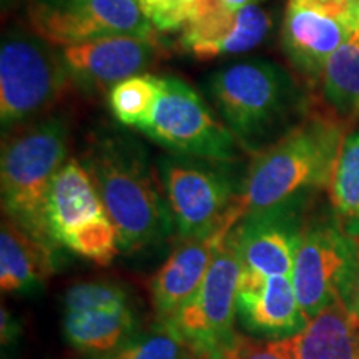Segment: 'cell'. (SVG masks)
<instances>
[{
    "label": "cell",
    "instance_id": "6da1fadb",
    "mask_svg": "<svg viewBox=\"0 0 359 359\" xmlns=\"http://www.w3.org/2000/svg\"><path fill=\"white\" fill-rule=\"evenodd\" d=\"M80 163L114 223L122 253H140L172 236L175 223L158 172L133 135L115 127L93 130Z\"/></svg>",
    "mask_w": 359,
    "mask_h": 359
},
{
    "label": "cell",
    "instance_id": "7a4b0ae2",
    "mask_svg": "<svg viewBox=\"0 0 359 359\" xmlns=\"http://www.w3.org/2000/svg\"><path fill=\"white\" fill-rule=\"evenodd\" d=\"M203 95L219 120L251 155L273 145L308 116V98L285 67L246 58L213 70Z\"/></svg>",
    "mask_w": 359,
    "mask_h": 359
},
{
    "label": "cell",
    "instance_id": "3957f363",
    "mask_svg": "<svg viewBox=\"0 0 359 359\" xmlns=\"http://www.w3.org/2000/svg\"><path fill=\"white\" fill-rule=\"evenodd\" d=\"M344 137V123L334 116H306L285 137L253 155L245 178L246 213L263 212L330 187Z\"/></svg>",
    "mask_w": 359,
    "mask_h": 359
},
{
    "label": "cell",
    "instance_id": "277c9868",
    "mask_svg": "<svg viewBox=\"0 0 359 359\" xmlns=\"http://www.w3.org/2000/svg\"><path fill=\"white\" fill-rule=\"evenodd\" d=\"M0 160L4 215L52 250L45 205L55 175L69 155L70 128L64 116L48 115L6 133Z\"/></svg>",
    "mask_w": 359,
    "mask_h": 359
},
{
    "label": "cell",
    "instance_id": "5b68a950",
    "mask_svg": "<svg viewBox=\"0 0 359 359\" xmlns=\"http://www.w3.org/2000/svg\"><path fill=\"white\" fill-rule=\"evenodd\" d=\"M161 187L180 240L206 235L233 217H245L246 172L238 161L167 154L156 160Z\"/></svg>",
    "mask_w": 359,
    "mask_h": 359
},
{
    "label": "cell",
    "instance_id": "8992f818",
    "mask_svg": "<svg viewBox=\"0 0 359 359\" xmlns=\"http://www.w3.org/2000/svg\"><path fill=\"white\" fill-rule=\"evenodd\" d=\"M62 50L35 32L11 29L0 45V123L4 135L47 116L69 87Z\"/></svg>",
    "mask_w": 359,
    "mask_h": 359
},
{
    "label": "cell",
    "instance_id": "52a82bcc",
    "mask_svg": "<svg viewBox=\"0 0 359 359\" xmlns=\"http://www.w3.org/2000/svg\"><path fill=\"white\" fill-rule=\"evenodd\" d=\"M241 275L243 264L230 231L219 245L200 288L165 320L195 358L228 359L236 348L241 338L235 331Z\"/></svg>",
    "mask_w": 359,
    "mask_h": 359
},
{
    "label": "cell",
    "instance_id": "ba28073f",
    "mask_svg": "<svg viewBox=\"0 0 359 359\" xmlns=\"http://www.w3.org/2000/svg\"><path fill=\"white\" fill-rule=\"evenodd\" d=\"M45 219L58 248L102 266L122 253L114 223L80 160H67L53 178Z\"/></svg>",
    "mask_w": 359,
    "mask_h": 359
},
{
    "label": "cell",
    "instance_id": "9c48e42d",
    "mask_svg": "<svg viewBox=\"0 0 359 359\" xmlns=\"http://www.w3.org/2000/svg\"><path fill=\"white\" fill-rule=\"evenodd\" d=\"M161 92L140 132L170 154L238 161L243 148L208 100L178 77H160Z\"/></svg>",
    "mask_w": 359,
    "mask_h": 359
},
{
    "label": "cell",
    "instance_id": "30bf717a",
    "mask_svg": "<svg viewBox=\"0 0 359 359\" xmlns=\"http://www.w3.org/2000/svg\"><path fill=\"white\" fill-rule=\"evenodd\" d=\"M358 251L359 241L349 236L336 218L304 226L291 281L308 321L336 302L348 304Z\"/></svg>",
    "mask_w": 359,
    "mask_h": 359
},
{
    "label": "cell",
    "instance_id": "8fae6325",
    "mask_svg": "<svg viewBox=\"0 0 359 359\" xmlns=\"http://www.w3.org/2000/svg\"><path fill=\"white\" fill-rule=\"evenodd\" d=\"M32 32L58 48L109 35L156 37L137 0H29Z\"/></svg>",
    "mask_w": 359,
    "mask_h": 359
},
{
    "label": "cell",
    "instance_id": "7c38bea8",
    "mask_svg": "<svg viewBox=\"0 0 359 359\" xmlns=\"http://www.w3.org/2000/svg\"><path fill=\"white\" fill-rule=\"evenodd\" d=\"M304 198L291 200L263 212L246 213L231 233L243 271L263 276H291L304 226L299 212Z\"/></svg>",
    "mask_w": 359,
    "mask_h": 359
},
{
    "label": "cell",
    "instance_id": "4fadbf2b",
    "mask_svg": "<svg viewBox=\"0 0 359 359\" xmlns=\"http://www.w3.org/2000/svg\"><path fill=\"white\" fill-rule=\"evenodd\" d=\"M354 30L351 12L331 13L290 0L281 27L283 53L302 77L321 82L330 58Z\"/></svg>",
    "mask_w": 359,
    "mask_h": 359
},
{
    "label": "cell",
    "instance_id": "5bb4252c",
    "mask_svg": "<svg viewBox=\"0 0 359 359\" xmlns=\"http://www.w3.org/2000/svg\"><path fill=\"white\" fill-rule=\"evenodd\" d=\"M160 55L156 37L109 35L62 48L72 80L85 88L103 90L143 74Z\"/></svg>",
    "mask_w": 359,
    "mask_h": 359
},
{
    "label": "cell",
    "instance_id": "9a60e30c",
    "mask_svg": "<svg viewBox=\"0 0 359 359\" xmlns=\"http://www.w3.org/2000/svg\"><path fill=\"white\" fill-rule=\"evenodd\" d=\"M275 17L268 8L246 6L191 17L182 29V47L200 62L255 50L268 39Z\"/></svg>",
    "mask_w": 359,
    "mask_h": 359
},
{
    "label": "cell",
    "instance_id": "2e32d148",
    "mask_svg": "<svg viewBox=\"0 0 359 359\" xmlns=\"http://www.w3.org/2000/svg\"><path fill=\"white\" fill-rule=\"evenodd\" d=\"M236 316L253 336L280 341L308 326L291 276H263L243 271L236 293Z\"/></svg>",
    "mask_w": 359,
    "mask_h": 359
},
{
    "label": "cell",
    "instance_id": "e0dca14e",
    "mask_svg": "<svg viewBox=\"0 0 359 359\" xmlns=\"http://www.w3.org/2000/svg\"><path fill=\"white\" fill-rule=\"evenodd\" d=\"M241 218L243 217L226 219L206 235L180 240L173 253L151 278V306L158 321L172 316L200 288L219 245Z\"/></svg>",
    "mask_w": 359,
    "mask_h": 359
},
{
    "label": "cell",
    "instance_id": "ac0fdd59",
    "mask_svg": "<svg viewBox=\"0 0 359 359\" xmlns=\"http://www.w3.org/2000/svg\"><path fill=\"white\" fill-rule=\"evenodd\" d=\"M58 250L40 243L7 217L0 230V286L7 294H34L57 268Z\"/></svg>",
    "mask_w": 359,
    "mask_h": 359
},
{
    "label": "cell",
    "instance_id": "d6986e66",
    "mask_svg": "<svg viewBox=\"0 0 359 359\" xmlns=\"http://www.w3.org/2000/svg\"><path fill=\"white\" fill-rule=\"evenodd\" d=\"M276 344L288 359H359V321L346 304L336 302L302 333Z\"/></svg>",
    "mask_w": 359,
    "mask_h": 359
},
{
    "label": "cell",
    "instance_id": "ffe728a7",
    "mask_svg": "<svg viewBox=\"0 0 359 359\" xmlns=\"http://www.w3.org/2000/svg\"><path fill=\"white\" fill-rule=\"evenodd\" d=\"M62 326L70 346L93 358L111 353L140 331L132 308L118 311H65Z\"/></svg>",
    "mask_w": 359,
    "mask_h": 359
},
{
    "label": "cell",
    "instance_id": "44dd1931",
    "mask_svg": "<svg viewBox=\"0 0 359 359\" xmlns=\"http://www.w3.org/2000/svg\"><path fill=\"white\" fill-rule=\"evenodd\" d=\"M321 97L339 122L359 120V29L333 53L321 77Z\"/></svg>",
    "mask_w": 359,
    "mask_h": 359
},
{
    "label": "cell",
    "instance_id": "7402d4cb",
    "mask_svg": "<svg viewBox=\"0 0 359 359\" xmlns=\"http://www.w3.org/2000/svg\"><path fill=\"white\" fill-rule=\"evenodd\" d=\"M330 196L336 222L359 241V130L344 137L330 182Z\"/></svg>",
    "mask_w": 359,
    "mask_h": 359
},
{
    "label": "cell",
    "instance_id": "603a6c76",
    "mask_svg": "<svg viewBox=\"0 0 359 359\" xmlns=\"http://www.w3.org/2000/svg\"><path fill=\"white\" fill-rule=\"evenodd\" d=\"M161 80L156 75L138 74L110 88L109 105L118 123L142 130L160 98Z\"/></svg>",
    "mask_w": 359,
    "mask_h": 359
},
{
    "label": "cell",
    "instance_id": "cb8c5ba5",
    "mask_svg": "<svg viewBox=\"0 0 359 359\" xmlns=\"http://www.w3.org/2000/svg\"><path fill=\"white\" fill-rule=\"evenodd\" d=\"M93 359H198L165 321L138 331L122 346Z\"/></svg>",
    "mask_w": 359,
    "mask_h": 359
},
{
    "label": "cell",
    "instance_id": "d4e9b609",
    "mask_svg": "<svg viewBox=\"0 0 359 359\" xmlns=\"http://www.w3.org/2000/svg\"><path fill=\"white\" fill-rule=\"evenodd\" d=\"M127 308H132L128 304L127 290L115 283H80L72 286L64 296L65 311H88V309L118 311Z\"/></svg>",
    "mask_w": 359,
    "mask_h": 359
},
{
    "label": "cell",
    "instance_id": "484cf974",
    "mask_svg": "<svg viewBox=\"0 0 359 359\" xmlns=\"http://www.w3.org/2000/svg\"><path fill=\"white\" fill-rule=\"evenodd\" d=\"M158 32H175L190 20L196 0H137Z\"/></svg>",
    "mask_w": 359,
    "mask_h": 359
},
{
    "label": "cell",
    "instance_id": "4316f807",
    "mask_svg": "<svg viewBox=\"0 0 359 359\" xmlns=\"http://www.w3.org/2000/svg\"><path fill=\"white\" fill-rule=\"evenodd\" d=\"M228 359H288L278 348L276 341H255L241 336Z\"/></svg>",
    "mask_w": 359,
    "mask_h": 359
},
{
    "label": "cell",
    "instance_id": "83f0119b",
    "mask_svg": "<svg viewBox=\"0 0 359 359\" xmlns=\"http://www.w3.org/2000/svg\"><path fill=\"white\" fill-rule=\"evenodd\" d=\"M259 2H263V0H196L191 17L203 15V13L217 12V11L235 12L246 6H255V4H259Z\"/></svg>",
    "mask_w": 359,
    "mask_h": 359
},
{
    "label": "cell",
    "instance_id": "f1b7e54d",
    "mask_svg": "<svg viewBox=\"0 0 359 359\" xmlns=\"http://www.w3.org/2000/svg\"><path fill=\"white\" fill-rule=\"evenodd\" d=\"M0 331H2L0 338H2L4 348L12 346L22 334L19 318L13 316V314L6 308H2V311H0Z\"/></svg>",
    "mask_w": 359,
    "mask_h": 359
},
{
    "label": "cell",
    "instance_id": "f546056e",
    "mask_svg": "<svg viewBox=\"0 0 359 359\" xmlns=\"http://www.w3.org/2000/svg\"><path fill=\"white\" fill-rule=\"evenodd\" d=\"M298 2L308 4V6L318 7L331 13H349L358 0H298Z\"/></svg>",
    "mask_w": 359,
    "mask_h": 359
},
{
    "label": "cell",
    "instance_id": "4dcf8cb0",
    "mask_svg": "<svg viewBox=\"0 0 359 359\" xmlns=\"http://www.w3.org/2000/svg\"><path fill=\"white\" fill-rule=\"evenodd\" d=\"M346 306L349 309V313H351L353 316L359 321V251H358V264H356V273H354L353 288H351V293H349Z\"/></svg>",
    "mask_w": 359,
    "mask_h": 359
},
{
    "label": "cell",
    "instance_id": "1f68e13d",
    "mask_svg": "<svg viewBox=\"0 0 359 359\" xmlns=\"http://www.w3.org/2000/svg\"><path fill=\"white\" fill-rule=\"evenodd\" d=\"M351 19H353L354 27L359 29V0L356 4H354L353 8H351Z\"/></svg>",
    "mask_w": 359,
    "mask_h": 359
}]
</instances>
